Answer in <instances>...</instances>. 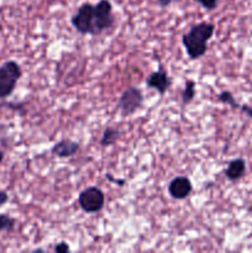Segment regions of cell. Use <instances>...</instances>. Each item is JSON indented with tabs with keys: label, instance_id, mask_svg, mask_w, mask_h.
<instances>
[{
	"label": "cell",
	"instance_id": "obj_5",
	"mask_svg": "<svg viewBox=\"0 0 252 253\" xmlns=\"http://www.w3.org/2000/svg\"><path fill=\"white\" fill-rule=\"evenodd\" d=\"M113 5L109 0H99L94 5V36L103 34L114 26Z\"/></svg>",
	"mask_w": 252,
	"mask_h": 253
},
{
	"label": "cell",
	"instance_id": "obj_21",
	"mask_svg": "<svg viewBox=\"0 0 252 253\" xmlns=\"http://www.w3.org/2000/svg\"><path fill=\"white\" fill-rule=\"evenodd\" d=\"M4 157H5V155H4V151H2L1 148H0V163L2 162V160H4Z\"/></svg>",
	"mask_w": 252,
	"mask_h": 253
},
{
	"label": "cell",
	"instance_id": "obj_6",
	"mask_svg": "<svg viewBox=\"0 0 252 253\" xmlns=\"http://www.w3.org/2000/svg\"><path fill=\"white\" fill-rule=\"evenodd\" d=\"M143 93L137 86H128L121 94L118 103V109L123 116H131L143 104Z\"/></svg>",
	"mask_w": 252,
	"mask_h": 253
},
{
	"label": "cell",
	"instance_id": "obj_16",
	"mask_svg": "<svg viewBox=\"0 0 252 253\" xmlns=\"http://www.w3.org/2000/svg\"><path fill=\"white\" fill-rule=\"evenodd\" d=\"M53 251L56 253H67L71 252V247H69V245L67 242H59V244H57L53 247Z\"/></svg>",
	"mask_w": 252,
	"mask_h": 253
},
{
	"label": "cell",
	"instance_id": "obj_1",
	"mask_svg": "<svg viewBox=\"0 0 252 253\" xmlns=\"http://www.w3.org/2000/svg\"><path fill=\"white\" fill-rule=\"evenodd\" d=\"M215 25L212 22L202 21L190 27L189 31L182 36V43L188 57L193 61L199 59L207 53L208 43L212 39Z\"/></svg>",
	"mask_w": 252,
	"mask_h": 253
},
{
	"label": "cell",
	"instance_id": "obj_9",
	"mask_svg": "<svg viewBox=\"0 0 252 253\" xmlns=\"http://www.w3.org/2000/svg\"><path fill=\"white\" fill-rule=\"evenodd\" d=\"M81 148L79 142L73 140H68V138H64V140L58 141L57 143H54L53 147L51 148L52 155L56 156L58 158H69L73 157L74 155H77V152Z\"/></svg>",
	"mask_w": 252,
	"mask_h": 253
},
{
	"label": "cell",
	"instance_id": "obj_12",
	"mask_svg": "<svg viewBox=\"0 0 252 253\" xmlns=\"http://www.w3.org/2000/svg\"><path fill=\"white\" fill-rule=\"evenodd\" d=\"M195 93H197V83L194 81L185 82V86L182 90L183 105H188L189 103H192L193 99L195 98Z\"/></svg>",
	"mask_w": 252,
	"mask_h": 253
},
{
	"label": "cell",
	"instance_id": "obj_13",
	"mask_svg": "<svg viewBox=\"0 0 252 253\" xmlns=\"http://www.w3.org/2000/svg\"><path fill=\"white\" fill-rule=\"evenodd\" d=\"M16 226V219L7 214H0V235L2 232L10 234L15 230Z\"/></svg>",
	"mask_w": 252,
	"mask_h": 253
},
{
	"label": "cell",
	"instance_id": "obj_11",
	"mask_svg": "<svg viewBox=\"0 0 252 253\" xmlns=\"http://www.w3.org/2000/svg\"><path fill=\"white\" fill-rule=\"evenodd\" d=\"M121 137V132L119 128L116 127H106L104 130L103 136L100 138V145L101 147H109V146H113L114 143H116L119 141V138Z\"/></svg>",
	"mask_w": 252,
	"mask_h": 253
},
{
	"label": "cell",
	"instance_id": "obj_8",
	"mask_svg": "<svg viewBox=\"0 0 252 253\" xmlns=\"http://www.w3.org/2000/svg\"><path fill=\"white\" fill-rule=\"evenodd\" d=\"M193 192V184L185 175L174 177L168 184V193L175 200H183L189 197Z\"/></svg>",
	"mask_w": 252,
	"mask_h": 253
},
{
	"label": "cell",
	"instance_id": "obj_15",
	"mask_svg": "<svg viewBox=\"0 0 252 253\" xmlns=\"http://www.w3.org/2000/svg\"><path fill=\"white\" fill-rule=\"evenodd\" d=\"M195 2H198L199 5H202L205 10L208 11H211V10L216 9L217 4H219V0H194Z\"/></svg>",
	"mask_w": 252,
	"mask_h": 253
},
{
	"label": "cell",
	"instance_id": "obj_2",
	"mask_svg": "<svg viewBox=\"0 0 252 253\" xmlns=\"http://www.w3.org/2000/svg\"><path fill=\"white\" fill-rule=\"evenodd\" d=\"M21 77L22 68L16 61H6L0 66V99L9 98L14 93Z\"/></svg>",
	"mask_w": 252,
	"mask_h": 253
},
{
	"label": "cell",
	"instance_id": "obj_10",
	"mask_svg": "<svg viewBox=\"0 0 252 253\" xmlns=\"http://www.w3.org/2000/svg\"><path fill=\"white\" fill-rule=\"evenodd\" d=\"M246 173V161L244 158H234L229 162L225 169V177L230 182H237Z\"/></svg>",
	"mask_w": 252,
	"mask_h": 253
},
{
	"label": "cell",
	"instance_id": "obj_3",
	"mask_svg": "<svg viewBox=\"0 0 252 253\" xmlns=\"http://www.w3.org/2000/svg\"><path fill=\"white\" fill-rule=\"evenodd\" d=\"M78 204L86 214H95L103 210L105 205V194L100 188L91 185L79 193Z\"/></svg>",
	"mask_w": 252,
	"mask_h": 253
},
{
	"label": "cell",
	"instance_id": "obj_20",
	"mask_svg": "<svg viewBox=\"0 0 252 253\" xmlns=\"http://www.w3.org/2000/svg\"><path fill=\"white\" fill-rule=\"evenodd\" d=\"M240 110H241L242 113H245L247 116H250V118L252 119V106H250V105H241Z\"/></svg>",
	"mask_w": 252,
	"mask_h": 253
},
{
	"label": "cell",
	"instance_id": "obj_19",
	"mask_svg": "<svg viewBox=\"0 0 252 253\" xmlns=\"http://www.w3.org/2000/svg\"><path fill=\"white\" fill-rule=\"evenodd\" d=\"M182 0H157V4L160 5L161 7H168L169 5L174 4V2H179Z\"/></svg>",
	"mask_w": 252,
	"mask_h": 253
},
{
	"label": "cell",
	"instance_id": "obj_14",
	"mask_svg": "<svg viewBox=\"0 0 252 253\" xmlns=\"http://www.w3.org/2000/svg\"><path fill=\"white\" fill-rule=\"evenodd\" d=\"M217 99H219V101H221V103H224V104H227V105H230L231 108H234V109L241 108V104L237 103L236 99L234 98V95H232V94L227 90H222L221 93L217 95Z\"/></svg>",
	"mask_w": 252,
	"mask_h": 253
},
{
	"label": "cell",
	"instance_id": "obj_18",
	"mask_svg": "<svg viewBox=\"0 0 252 253\" xmlns=\"http://www.w3.org/2000/svg\"><path fill=\"white\" fill-rule=\"evenodd\" d=\"M106 178H108L110 182L113 183H116V184L119 185V187H124V185L126 184V180L125 179H118V178H113V175L110 174V173H106Z\"/></svg>",
	"mask_w": 252,
	"mask_h": 253
},
{
	"label": "cell",
	"instance_id": "obj_17",
	"mask_svg": "<svg viewBox=\"0 0 252 253\" xmlns=\"http://www.w3.org/2000/svg\"><path fill=\"white\" fill-rule=\"evenodd\" d=\"M9 202V194L5 190L0 189V209Z\"/></svg>",
	"mask_w": 252,
	"mask_h": 253
},
{
	"label": "cell",
	"instance_id": "obj_4",
	"mask_svg": "<svg viewBox=\"0 0 252 253\" xmlns=\"http://www.w3.org/2000/svg\"><path fill=\"white\" fill-rule=\"evenodd\" d=\"M71 22L78 34L94 36V5L83 2L73 14Z\"/></svg>",
	"mask_w": 252,
	"mask_h": 253
},
{
	"label": "cell",
	"instance_id": "obj_7",
	"mask_svg": "<svg viewBox=\"0 0 252 253\" xmlns=\"http://www.w3.org/2000/svg\"><path fill=\"white\" fill-rule=\"evenodd\" d=\"M170 85H172V78L161 63L157 71L150 73V76L146 78V86L156 90L160 95H165L169 90Z\"/></svg>",
	"mask_w": 252,
	"mask_h": 253
}]
</instances>
